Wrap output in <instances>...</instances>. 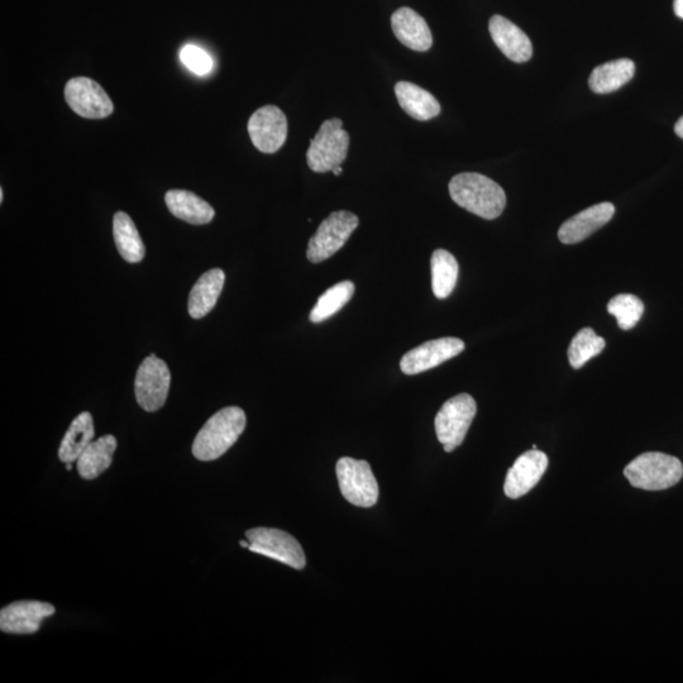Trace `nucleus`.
Wrapping results in <instances>:
<instances>
[{"mask_svg":"<svg viewBox=\"0 0 683 683\" xmlns=\"http://www.w3.org/2000/svg\"><path fill=\"white\" fill-rule=\"evenodd\" d=\"M450 195L461 208L489 221L500 217L506 207L503 188L481 174L456 175L450 183Z\"/></svg>","mask_w":683,"mask_h":683,"instance_id":"obj_1","label":"nucleus"},{"mask_svg":"<svg viewBox=\"0 0 683 683\" xmlns=\"http://www.w3.org/2000/svg\"><path fill=\"white\" fill-rule=\"evenodd\" d=\"M246 423V414L241 408L228 407L219 410L195 437L194 457L204 462L218 460L238 441L245 431Z\"/></svg>","mask_w":683,"mask_h":683,"instance_id":"obj_2","label":"nucleus"},{"mask_svg":"<svg viewBox=\"0 0 683 683\" xmlns=\"http://www.w3.org/2000/svg\"><path fill=\"white\" fill-rule=\"evenodd\" d=\"M624 475L637 489L661 491L682 480L683 466L678 458L666 453L647 452L630 462Z\"/></svg>","mask_w":683,"mask_h":683,"instance_id":"obj_3","label":"nucleus"},{"mask_svg":"<svg viewBox=\"0 0 683 683\" xmlns=\"http://www.w3.org/2000/svg\"><path fill=\"white\" fill-rule=\"evenodd\" d=\"M350 135L343 130V122L339 118L328 119L320 126L317 135L310 141L307 162L314 173H328L345 162Z\"/></svg>","mask_w":683,"mask_h":683,"instance_id":"obj_4","label":"nucleus"},{"mask_svg":"<svg viewBox=\"0 0 683 683\" xmlns=\"http://www.w3.org/2000/svg\"><path fill=\"white\" fill-rule=\"evenodd\" d=\"M476 412V401L468 394L457 395L443 404L434 425L438 441L442 443L444 451L450 453L461 446L474 422Z\"/></svg>","mask_w":683,"mask_h":683,"instance_id":"obj_5","label":"nucleus"},{"mask_svg":"<svg viewBox=\"0 0 683 683\" xmlns=\"http://www.w3.org/2000/svg\"><path fill=\"white\" fill-rule=\"evenodd\" d=\"M360 224V219L347 210L331 213L322 223L308 243L307 257L313 264H320L337 253Z\"/></svg>","mask_w":683,"mask_h":683,"instance_id":"obj_6","label":"nucleus"},{"mask_svg":"<svg viewBox=\"0 0 683 683\" xmlns=\"http://www.w3.org/2000/svg\"><path fill=\"white\" fill-rule=\"evenodd\" d=\"M339 489L348 503L371 508L379 500V484L369 462L343 457L336 467Z\"/></svg>","mask_w":683,"mask_h":683,"instance_id":"obj_7","label":"nucleus"},{"mask_svg":"<svg viewBox=\"0 0 683 683\" xmlns=\"http://www.w3.org/2000/svg\"><path fill=\"white\" fill-rule=\"evenodd\" d=\"M247 541L251 552L269 557L295 570H303L307 558L300 543L284 530L274 528H255L247 530Z\"/></svg>","mask_w":683,"mask_h":683,"instance_id":"obj_8","label":"nucleus"},{"mask_svg":"<svg viewBox=\"0 0 683 683\" xmlns=\"http://www.w3.org/2000/svg\"><path fill=\"white\" fill-rule=\"evenodd\" d=\"M170 382L171 374L166 362L151 353L138 367L135 382L137 403L148 413L157 412L166 403Z\"/></svg>","mask_w":683,"mask_h":683,"instance_id":"obj_9","label":"nucleus"},{"mask_svg":"<svg viewBox=\"0 0 683 683\" xmlns=\"http://www.w3.org/2000/svg\"><path fill=\"white\" fill-rule=\"evenodd\" d=\"M65 100L76 114L87 119L107 118L114 111L113 102L105 90L97 81L85 76L68 81Z\"/></svg>","mask_w":683,"mask_h":683,"instance_id":"obj_10","label":"nucleus"},{"mask_svg":"<svg viewBox=\"0 0 683 683\" xmlns=\"http://www.w3.org/2000/svg\"><path fill=\"white\" fill-rule=\"evenodd\" d=\"M247 128L253 146L264 154H275L288 137V119L275 105H265L253 113Z\"/></svg>","mask_w":683,"mask_h":683,"instance_id":"obj_11","label":"nucleus"},{"mask_svg":"<svg viewBox=\"0 0 683 683\" xmlns=\"http://www.w3.org/2000/svg\"><path fill=\"white\" fill-rule=\"evenodd\" d=\"M463 350H465V342L460 338L433 339L405 353L400 361V369L405 375L422 374L460 355Z\"/></svg>","mask_w":683,"mask_h":683,"instance_id":"obj_12","label":"nucleus"},{"mask_svg":"<svg viewBox=\"0 0 683 683\" xmlns=\"http://www.w3.org/2000/svg\"><path fill=\"white\" fill-rule=\"evenodd\" d=\"M547 468L548 457L546 453L538 450L523 453L506 475L505 495L509 499H519L527 495L542 480Z\"/></svg>","mask_w":683,"mask_h":683,"instance_id":"obj_13","label":"nucleus"},{"mask_svg":"<svg viewBox=\"0 0 683 683\" xmlns=\"http://www.w3.org/2000/svg\"><path fill=\"white\" fill-rule=\"evenodd\" d=\"M55 608L41 601H17L0 611V630L9 634H33L55 614Z\"/></svg>","mask_w":683,"mask_h":683,"instance_id":"obj_14","label":"nucleus"},{"mask_svg":"<svg viewBox=\"0 0 683 683\" xmlns=\"http://www.w3.org/2000/svg\"><path fill=\"white\" fill-rule=\"evenodd\" d=\"M615 207L611 203H601L582 210L575 217L568 219L558 231V238L565 245H575L599 231L614 217Z\"/></svg>","mask_w":683,"mask_h":683,"instance_id":"obj_15","label":"nucleus"},{"mask_svg":"<svg viewBox=\"0 0 683 683\" xmlns=\"http://www.w3.org/2000/svg\"><path fill=\"white\" fill-rule=\"evenodd\" d=\"M489 31L495 45L509 60L523 64L533 55V46L529 37L517 25L503 16L491 17Z\"/></svg>","mask_w":683,"mask_h":683,"instance_id":"obj_16","label":"nucleus"},{"mask_svg":"<svg viewBox=\"0 0 683 683\" xmlns=\"http://www.w3.org/2000/svg\"><path fill=\"white\" fill-rule=\"evenodd\" d=\"M396 38L408 49L425 52L433 45V36L425 19L413 9L404 7L391 16Z\"/></svg>","mask_w":683,"mask_h":683,"instance_id":"obj_17","label":"nucleus"},{"mask_svg":"<svg viewBox=\"0 0 683 683\" xmlns=\"http://www.w3.org/2000/svg\"><path fill=\"white\" fill-rule=\"evenodd\" d=\"M165 202L176 218L195 226L208 224L216 216L212 205L188 190L167 191Z\"/></svg>","mask_w":683,"mask_h":683,"instance_id":"obj_18","label":"nucleus"},{"mask_svg":"<svg viewBox=\"0 0 683 683\" xmlns=\"http://www.w3.org/2000/svg\"><path fill=\"white\" fill-rule=\"evenodd\" d=\"M226 275L221 269L205 272L195 283L189 295V314L191 318L202 319L216 307L222 294Z\"/></svg>","mask_w":683,"mask_h":683,"instance_id":"obj_19","label":"nucleus"},{"mask_svg":"<svg viewBox=\"0 0 683 683\" xmlns=\"http://www.w3.org/2000/svg\"><path fill=\"white\" fill-rule=\"evenodd\" d=\"M395 95L404 112L417 121H429L441 113V104L434 95L408 81L395 85Z\"/></svg>","mask_w":683,"mask_h":683,"instance_id":"obj_20","label":"nucleus"},{"mask_svg":"<svg viewBox=\"0 0 683 683\" xmlns=\"http://www.w3.org/2000/svg\"><path fill=\"white\" fill-rule=\"evenodd\" d=\"M117 446V439L111 434L90 442L85 451L81 453L79 460L76 461L79 475L85 480L97 479L111 467Z\"/></svg>","mask_w":683,"mask_h":683,"instance_id":"obj_21","label":"nucleus"},{"mask_svg":"<svg viewBox=\"0 0 683 683\" xmlns=\"http://www.w3.org/2000/svg\"><path fill=\"white\" fill-rule=\"evenodd\" d=\"M635 74V64L629 59H619L597 66L592 71L589 85L596 94H610L628 84Z\"/></svg>","mask_w":683,"mask_h":683,"instance_id":"obj_22","label":"nucleus"},{"mask_svg":"<svg viewBox=\"0 0 683 683\" xmlns=\"http://www.w3.org/2000/svg\"><path fill=\"white\" fill-rule=\"evenodd\" d=\"M94 436L95 429L92 414L88 412L81 413L73 420L64 439H62L59 448L60 461L64 463L78 461L81 453L85 451L90 442H93Z\"/></svg>","mask_w":683,"mask_h":683,"instance_id":"obj_23","label":"nucleus"},{"mask_svg":"<svg viewBox=\"0 0 683 683\" xmlns=\"http://www.w3.org/2000/svg\"><path fill=\"white\" fill-rule=\"evenodd\" d=\"M113 236L117 250L121 253L124 261L130 264H138L146 255V247L143 245L140 233L130 216L124 212L114 214Z\"/></svg>","mask_w":683,"mask_h":683,"instance_id":"obj_24","label":"nucleus"},{"mask_svg":"<svg viewBox=\"0 0 683 683\" xmlns=\"http://www.w3.org/2000/svg\"><path fill=\"white\" fill-rule=\"evenodd\" d=\"M432 288L437 299H446L455 290L458 279V262L452 253L437 250L432 255Z\"/></svg>","mask_w":683,"mask_h":683,"instance_id":"obj_25","label":"nucleus"},{"mask_svg":"<svg viewBox=\"0 0 683 683\" xmlns=\"http://www.w3.org/2000/svg\"><path fill=\"white\" fill-rule=\"evenodd\" d=\"M353 294H355V285L352 281H341L332 286L318 299L310 313V320L313 323H320L331 318L350 302Z\"/></svg>","mask_w":683,"mask_h":683,"instance_id":"obj_26","label":"nucleus"},{"mask_svg":"<svg viewBox=\"0 0 683 683\" xmlns=\"http://www.w3.org/2000/svg\"><path fill=\"white\" fill-rule=\"evenodd\" d=\"M606 346L605 339L597 336L594 329L584 328L573 337L568 347V360L573 369L579 370L591 358L600 355Z\"/></svg>","mask_w":683,"mask_h":683,"instance_id":"obj_27","label":"nucleus"},{"mask_svg":"<svg viewBox=\"0 0 683 683\" xmlns=\"http://www.w3.org/2000/svg\"><path fill=\"white\" fill-rule=\"evenodd\" d=\"M608 312L618 320V326L623 331H630L637 326L644 313L642 300L633 294H619L611 299Z\"/></svg>","mask_w":683,"mask_h":683,"instance_id":"obj_28","label":"nucleus"},{"mask_svg":"<svg viewBox=\"0 0 683 683\" xmlns=\"http://www.w3.org/2000/svg\"><path fill=\"white\" fill-rule=\"evenodd\" d=\"M180 59L186 68L197 75H207L213 68V60L198 46H185L180 52Z\"/></svg>","mask_w":683,"mask_h":683,"instance_id":"obj_29","label":"nucleus"},{"mask_svg":"<svg viewBox=\"0 0 683 683\" xmlns=\"http://www.w3.org/2000/svg\"><path fill=\"white\" fill-rule=\"evenodd\" d=\"M673 8H675L676 16L683 19V0H675Z\"/></svg>","mask_w":683,"mask_h":683,"instance_id":"obj_30","label":"nucleus"},{"mask_svg":"<svg viewBox=\"0 0 683 683\" xmlns=\"http://www.w3.org/2000/svg\"><path fill=\"white\" fill-rule=\"evenodd\" d=\"M675 132L678 137H681L683 140V117L678 119V122L676 123L675 126Z\"/></svg>","mask_w":683,"mask_h":683,"instance_id":"obj_31","label":"nucleus"},{"mask_svg":"<svg viewBox=\"0 0 683 683\" xmlns=\"http://www.w3.org/2000/svg\"><path fill=\"white\" fill-rule=\"evenodd\" d=\"M332 173H333L334 175H336V176L341 175V174L343 173V169H342L341 166H338V167H336V169H334V170L332 171Z\"/></svg>","mask_w":683,"mask_h":683,"instance_id":"obj_32","label":"nucleus"},{"mask_svg":"<svg viewBox=\"0 0 683 683\" xmlns=\"http://www.w3.org/2000/svg\"><path fill=\"white\" fill-rule=\"evenodd\" d=\"M240 544H241L242 548L250 547V542H248V541H241Z\"/></svg>","mask_w":683,"mask_h":683,"instance_id":"obj_33","label":"nucleus"},{"mask_svg":"<svg viewBox=\"0 0 683 683\" xmlns=\"http://www.w3.org/2000/svg\"><path fill=\"white\" fill-rule=\"evenodd\" d=\"M65 465H66V470H68V471L73 470V462L65 463Z\"/></svg>","mask_w":683,"mask_h":683,"instance_id":"obj_34","label":"nucleus"},{"mask_svg":"<svg viewBox=\"0 0 683 683\" xmlns=\"http://www.w3.org/2000/svg\"><path fill=\"white\" fill-rule=\"evenodd\" d=\"M3 199H4V191H3V189H0V203H3Z\"/></svg>","mask_w":683,"mask_h":683,"instance_id":"obj_35","label":"nucleus"}]
</instances>
